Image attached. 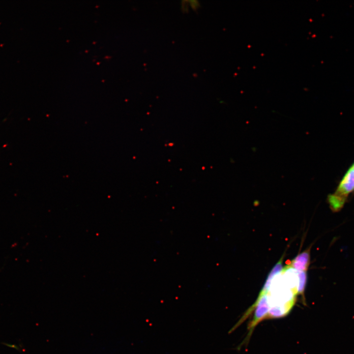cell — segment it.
Masks as SVG:
<instances>
[{"label":"cell","instance_id":"obj_4","mask_svg":"<svg viewBox=\"0 0 354 354\" xmlns=\"http://www.w3.org/2000/svg\"><path fill=\"white\" fill-rule=\"evenodd\" d=\"M283 257H281L280 260H279L273 267L268 274L265 284L261 290L259 295L262 296L268 293L272 280L276 276L282 272L283 269Z\"/></svg>","mask_w":354,"mask_h":354},{"label":"cell","instance_id":"obj_7","mask_svg":"<svg viewBox=\"0 0 354 354\" xmlns=\"http://www.w3.org/2000/svg\"><path fill=\"white\" fill-rule=\"evenodd\" d=\"M189 2L192 8L194 9H196L199 6V3L197 0H191Z\"/></svg>","mask_w":354,"mask_h":354},{"label":"cell","instance_id":"obj_1","mask_svg":"<svg viewBox=\"0 0 354 354\" xmlns=\"http://www.w3.org/2000/svg\"><path fill=\"white\" fill-rule=\"evenodd\" d=\"M354 192V162L346 171L334 192L327 197V202L333 212L340 211L350 195Z\"/></svg>","mask_w":354,"mask_h":354},{"label":"cell","instance_id":"obj_2","mask_svg":"<svg viewBox=\"0 0 354 354\" xmlns=\"http://www.w3.org/2000/svg\"><path fill=\"white\" fill-rule=\"evenodd\" d=\"M270 308V306L268 299L267 294L261 296H258L254 303L248 309L239 321L230 330L229 333L233 332L237 328L245 321L255 309L253 319L248 326L249 332L245 338L246 342H248L254 329L260 322L265 319Z\"/></svg>","mask_w":354,"mask_h":354},{"label":"cell","instance_id":"obj_5","mask_svg":"<svg viewBox=\"0 0 354 354\" xmlns=\"http://www.w3.org/2000/svg\"><path fill=\"white\" fill-rule=\"evenodd\" d=\"M298 278L297 295L303 296L307 282V272L298 271Z\"/></svg>","mask_w":354,"mask_h":354},{"label":"cell","instance_id":"obj_3","mask_svg":"<svg viewBox=\"0 0 354 354\" xmlns=\"http://www.w3.org/2000/svg\"><path fill=\"white\" fill-rule=\"evenodd\" d=\"M310 263V248L298 254L288 264L297 271H307Z\"/></svg>","mask_w":354,"mask_h":354},{"label":"cell","instance_id":"obj_6","mask_svg":"<svg viewBox=\"0 0 354 354\" xmlns=\"http://www.w3.org/2000/svg\"><path fill=\"white\" fill-rule=\"evenodd\" d=\"M3 344L8 347L13 348V349H16V350H19V351L20 350V348L19 346L18 345H14L13 344L8 343H4Z\"/></svg>","mask_w":354,"mask_h":354}]
</instances>
